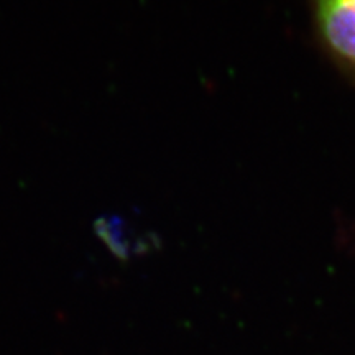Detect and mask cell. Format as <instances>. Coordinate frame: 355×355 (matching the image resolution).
Returning <instances> with one entry per match:
<instances>
[{"instance_id": "2", "label": "cell", "mask_w": 355, "mask_h": 355, "mask_svg": "<svg viewBox=\"0 0 355 355\" xmlns=\"http://www.w3.org/2000/svg\"><path fill=\"white\" fill-rule=\"evenodd\" d=\"M96 232L115 257L125 260L132 254L130 241L127 239L123 225L119 220L104 219L96 224Z\"/></svg>"}, {"instance_id": "1", "label": "cell", "mask_w": 355, "mask_h": 355, "mask_svg": "<svg viewBox=\"0 0 355 355\" xmlns=\"http://www.w3.org/2000/svg\"><path fill=\"white\" fill-rule=\"evenodd\" d=\"M318 37L329 56L355 76V0H311Z\"/></svg>"}]
</instances>
